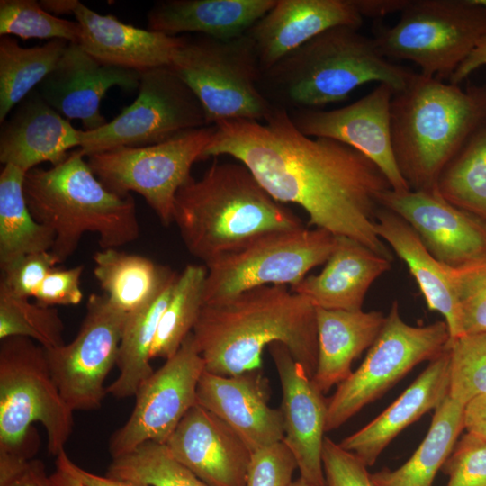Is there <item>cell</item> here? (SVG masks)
I'll use <instances>...</instances> for the list:
<instances>
[{
  "instance_id": "10",
  "label": "cell",
  "mask_w": 486,
  "mask_h": 486,
  "mask_svg": "<svg viewBox=\"0 0 486 486\" xmlns=\"http://www.w3.org/2000/svg\"><path fill=\"white\" fill-rule=\"evenodd\" d=\"M449 340L445 320L425 326L410 325L400 317L394 301L364 360L338 385L328 401L326 431L342 426L416 365L434 359L446 348Z\"/></svg>"
},
{
  "instance_id": "23",
  "label": "cell",
  "mask_w": 486,
  "mask_h": 486,
  "mask_svg": "<svg viewBox=\"0 0 486 486\" xmlns=\"http://www.w3.org/2000/svg\"><path fill=\"white\" fill-rule=\"evenodd\" d=\"M81 27L79 45L103 64L137 71L170 67L184 37L169 36L103 15L78 2L73 14Z\"/></svg>"
},
{
  "instance_id": "6",
  "label": "cell",
  "mask_w": 486,
  "mask_h": 486,
  "mask_svg": "<svg viewBox=\"0 0 486 486\" xmlns=\"http://www.w3.org/2000/svg\"><path fill=\"white\" fill-rule=\"evenodd\" d=\"M73 410L51 374L46 350L25 337L0 343V486H5L32 460L43 426L48 451L65 450L73 430Z\"/></svg>"
},
{
  "instance_id": "24",
  "label": "cell",
  "mask_w": 486,
  "mask_h": 486,
  "mask_svg": "<svg viewBox=\"0 0 486 486\" xmlns=\"http://www.w3.org/2000/svg\"><path fill=\"white\" fill-rule=\"evenodd\" d=\"M80 131L34 89L2 123L0 162L24 173L43 162L57 166L68 158L69 149L80 148Z\"/></svg>"
},
{
  "instance_id": "11",
  "label": "cell",
  "mask_w": 486,
  "mask_h": 486,
  "mask_svg": "<svg viewBox=\"0 0 486 486\" xmlns=\"http://www.w3.org/2000/svg\"><path fill=\"white\" fill-rule=\"evenodd\" d=\"M214 132L213 125L206 126L154 145L94 153L87 156V162L109 190L141 195L160 222L169 226L176 194L192 177L191 168L202 159Z\"/></svg>"
},
{
  "instance_id": "46",
  "label": "cell",
  "mask_w": 486,
  "mask_h": 486,
  "mask_svg": "<svg viewBox=\"0 0 486 486\" xmlns=\"http://www.w3.org/2000/svg\"><path fill=\"white\" fill-rule=\"evenodd\" d=\"M83 272V265L68 269L53 268L34 293L36 302L49 307L80 303L83 299L80 288Z\"/></svg>"
},
{
  "instance_id": "42",
  "label": "cell",
  "mask_w": 486,
  "mask_h": 486,
  "mask_svg": "<svg viewBox=\"0 0 486 486\" xmlns=\"http://www.w3.org/2000/svg\"><path fill=\"white\" fill-rule=\"evenodd\" d=\"M441 470L449 478L446 486H486V440L467 432Z\"/></svg>"
},
{
  "instance_id": "21",
  "label": "cell",
  "mask_w": 486,
  "mask_h": 486,
  "mask_svg": "<svg viewBox=\"0 0 486 486\" xmlns=\"http://www.w3.org/2000/svg\"><path fill=\"white\" fill-rule=\"evenodd\" d=\"M166 445L208 486H246L252 452L223 420L196 404Z\"/></svg>"
},
{
  "instance_id": "7",
  "label": "cell",
  "mask_w": 486,
  "mask_h": 486,
  "mask_svg": "<svg viewBox=\"0 0 486 486\" xmlns=\"http://www.w3.org/2000/svg\"><path fill=\"white\" fill-rule=\"evenodd\" d=\"M351 26L324 31L263 73L299 109L345 100L358 86L378 82L394 93L415 73L387 58L374 38Z\"/></svg>"
},
{
  "instance_id": "48",
  "label": "cell",
  "mask_w": 486,
  "mask_h": 486,
  "mask_svg": "<svg viewBox=\"0 0 486 486\" xmlns=\"http://www.w3.org/2000/svg\"><path fill=\"white\" fill-rule=\"evenodd\" d=\"M464 428L468 433L486 440V394L472 399L464 406Z\"/></svg>"
},
{
  "instance_id": "41",
  "label": "cell",
  "mask_w": 486,
  "mask_h": 486,
  "mask_svg": "<svg viewBox=\"0 0 486 486\" xmlns=\"http://www.w3.org/2000/svg\"><path fill=\"white\" fill-rule=\"evenodd\" d=\"M449 274L458 305L461 336L486 331V259L449 266Z\"/></svg>"
},
{
  "instance_id": "3",
  "label": "cell",
  "mask_w": 486,
  "mask_h": 486,
  "mask_svg": "<svg viewBox=\"0 0 486 486\" xmlns=\"http://www.w3.org/2000/svg\"><path fill=\"white\" fill-rule=\"evenodd\" d=\"M174 223L187 250L206 266L260 237L304 227L242 163L214 162L177 192Z\"/></svg>"
},
{
  "instance_id": "38",
  "label": "cell",
  "mask_w": 486,
  "mask_h": 486,
  "mask_svg": "<svg viewBox=\"0 0 486 486\" xmlns=\"http://www.w3.org/2000/svg\"><path fill=\"white\" fill-rule=\"evenodd\" d=\"M64 329L56 308L32 303L0 284V339L25 337L50 350L65 344Z\"/></svg>"
},
{
  "instance_id": "31",
  "label": "cell",
  "mask_w": 486,
  "mask_h": 486,
  "mask_svg": "<svg viewBox=\"0 0 486 486\" xmlns=\"http://www.w3.org/2000/svg\"><path fill=\"white\" fill-rule=\"evenodd\" d=\"M464 405L448 395L435 410L428 431L411 457L395 470L371 474L374 486H431L464 428Z\"/></svg>"
},
{
  "instance_id": "51",
  "label": "cell",
  "mask_w": 486,
  "mask_h": 486,
  "mask_svg": "<svg viewBox=\"0 0 486 486\" xmlns=\"http://www.w3.org/2000/svg\"><path fill=\"white\" fill-rule=\"evenodd\" d=\"M486 66V35L479 41L468 58L458 67L448 82L460 85L474 70Z\"/></svg>"
},
{
  "instance_id": "8",
  "label": "cell",
  "mask_w": 486,
  "mask_h": 486,
  "mask_svg": "<svg viewBox=\"0 0 486 486\" xmlns=\"http://www.w3.org/2000/svg\"><path fill=\"white\" fill-rule=\"evenodd\" d=\"M486 35V9L477 0H410L392 26L374 40L389 59L409 60L420 74L449 80Z\"/></svg>"
},
{
  "instance_id": "36",
  "label": "cell",
  "mask_w": 486,
  "mask_h": 486,
  "mask_svg": "<svg viewBox=\"0 0 486 486\" xmlns=\"http://www.w3.org/2000/svg\"><path fill=\"white\" fill-rule=\"evenodd\" d=\"M436 191L454 206L486 223V125L446 166Z\"/></svg>"
},
{
  "instance_id": "45",
  "label": "cell",
  "mask_w": 486,
  "mask_h": 486,
  "mask_svg": "<svg viewBox=\"0 0 486 486\" xmlns=\"http://www.w3.org/2000/svg\"><path fill=\"white\" fill-rule=\"evenodd\" d=\"M322 464L327 486H374L368 466L327 436L322 448Z\"/></svg>"
},
{
  "instance_id": "13",
  "label": "cell",
  "mask_w": 486,
  "mask_h": 486,
  "mask_svg": "<svg viewBox=\"0 0 486 486\" xmlns=\"http://www.w3.org/2000/svg\"><path fill=\"white\" fill-rule=\"evenodd\" d=\"M336 241V236L319 228L267 233L206 266L204 303L263 285L292 287L328 261Z\"/></svg>"
},
{
  "instance_id": "43",
  "label": "cell",
  "mask_w": 486,
  "mask_h": 486,
  "mask_svg": "<svg viewBox=\"0 0 486 486\" xmlns=\"http://www.w3.org/2000/svg\"><path fill=\"white\" fill-rule=\"evenodd\" d=\"M296 460L288 446L277 442L252 452L246 486H289Z\"/></svg>"
},
{
  "instance_id": "49",
  "label": "cell",
  "mask_w": 486,
  "mask_h": 486,
  "mask_svg": "<svg viewBox=\"0 0 486 486\" xmlns=\"http://www.w3.org/2000/svg\"><path fill=\"white\" fill-rule=\"evenodd\" d=\"M6 486H55L40 460L32 459Z\"/></svg>"
},
{
  "instance_id": "52",
  "label": "cell",
  "mask_w": 486,
  "mask_h": 486,
  "mask_svg": "<svg viewBox=\"0 0 486 486\" xmlns=\"http://www.w3.org/2000/svg\"><path fill=\"white\" fill-rule=\"evenodd\" d=\"M78 2L77 0H42L40 4L52 14H73Z\"/></svg>"
},
{
  "instance_id": "19",
  "label": "cell",
  "mask_w": 486,
  "mask_h": 486,
  "mask_svg": "<svg viewBox=\"0 0 486 486\" xmlns=\"http://www.w3.org/2000/svg\"><path fill=\"white\" fill-rule=\"evenodd\" d=\"M140 72L99 62L77 43H68L55 68L37 86L43 100L67 120H79L84 130L106 122L100 104L112 86L139 88Z\"/></svg>"
},
{
  "instance_id": "39",
  "label": "cell",
  "mask_w": 486,
  "mask_h": 486,
  "mask_svg": "<svg viewBox=\"0 0 486 486\" xmlns=\"http://www.w3.org/2000/svg\"><path fill=\"white\" fill-rule=\"evenodd\" d=\"M64 40L79 43L81 27L76 21L61 19L47 12L35 0L0 1V35Z\"/></svg>"
},
{
  "instance_id": "17",
  "label": "cell",
  "mask_w": 486,
  "mask_h": 486,
  "mask_svg": "<svg viewBox=\"0 0 486 486\" xmlns=\"http://www.w3.org/2000/svg\"><path fill=\"white\" fill-rule=\"evenodd\" d=\"M377 200L402 218L442 264L460 267L486 259V223L446 201L436 190L387 189Z\"/></svg>"
},
{
  "instance_id": "53",
  "label": "cell",
  "mask_w": 486,
  "mask_h": 486,
  "mask_svg": "<svg viewBox=\"0 0 486 486\" xmlns=\"http://www.w3.org/2000/svg\"><path fill=\"white\" fill-rule=\"evenodd\" d=\"M55 486H84L78 480L67 472L58 469L50 475Z\"/></svg>"
},
{
  "instance_id": "26",
  "label": "cell",
  "mask_w": 486,
  "mask_h": 486,
  "mask_svg": "<svg viewBox=\"0 0 486 486\" xmlns=\"http://www.w3.org/2000/svg\"><path fill=\"white\" fill-rule=\"evenodd\" d=\"M336 237L335 248L322 271L305 276L291 290L315 308L362 310L369 288L390 270L392 260L354 239Z\"/></svg>"
},
{
  "instance_id": "55",
  "label": "cell",
  "mask_w": 486,
  "mask_h": 486,
  "mask_svg": "<svg viewBox=\"0 0 486 486\" xmlns=\"http://www.w3.org/2000/svg\"><path fill=\"white\" fill-rule=\"evenodd\" d=\"M478 3L486 9V0H477Z\"/></svg>"
},
{
  "instance_id": "35",
  "label": "cell",
  "mask_w": 486,
  "mask_h": 486,
  "mask_svg": "<svg viewBox=\"0 0 486 486\" xmlns=\"http://www.w3.org/2000/svg\"><path fill=\"white\" fill-rule=\"evenodd\" d=\"M207 268L187 265L177 275L171 298L158 328L150 359L173 356L192 333L204 304L203 292Z\"/></svg>"
},
{
  "instance_id": "27",
  "label": "cell",
  "mask_w": 486,
  "mask_h": 486,
  "mask_svg": "<svg viewBox=\"0 0 486 486\" xmlns=\"http://www.w3.org/2000/svg\"><path fill=\"white\" fill-rule=\"evenodd\" d=\"M276 0H167L154 4L148 27L169 36L197 32L229 40L241 37L263 17Z\"/></svg>"
},
{
  "instance_id": "15",
  "label": "cell",
  "mask_w": 486,
  "mask_h": 486,
  "mask_svg": "<svg viewBox=\"0 0 486 486\" xmlns=\"http://www.w3.org/2000/svg\"><path fill=\"white\" fill-rule=\"evenodd\" d=\"M204 372L193 334L178 351L138 388L128 420L109 441L112 458L146 442L166 444L187 411L197 404V385Z\"/></svg>"
},
{
  "instance_id": "37",
  "label": "cell",
  "mask_w": 486,
  "mask_h": 486,
  "mask_svg": "<svg viewBox=\"0 0 486 486\" xmlns=\"http://www.w3.org/2000/svg\"><path fill=\"white\" fill-rule=\"evenodd\" d=\"M107 475L148 486H208L180 463L166 444L146 442L112 458Z\"/></svg>"
},
{
  "instance_id": "12",
  "label": "cell",
  "mask_w": 486,
  "mask_h": 486,
  "mask_svg": "<svg viewBox=\"0 0 486 486\" xmlns=\"http://www.w3.org/2000/svg\"><path fill=\"white\" fill-rule=\"evenodd\" d=\"M210 126L198 98L170 67L140 72L135 101L103 127L80 131L85 157L117 148L167 141Z\"/></svg>"
},
{
  "instance_id": "33",
  "label": "cell",
  "mask_w": 486,
  "mask_h": 486,
  "mask_svg": "<svg viewBox=\"0 0 486 486\" xmlns=\"http://www.w3.org/2000/svg\"><path fill=\"white\" fill-rule=\"evenodd\" d=\"M25 174L6 165L0 174V267L24 255L50 251L55 235L38 222L27 204Z\"/></svg>"
},
{
  "instance_id": "14",
  "label": "cell",
  "mask_w": 486,
  "mask_h": 486,
  "mask_svg": "<svg viewBox=\"0 0 486 486\" xmlns=\"http://www.w3.org/2000/svg\"><path fill=\"white\" fill-rule=\"evenodd\" d=\"M127 317L128 313L116 308L104 293H92L75 338L45 349L54 381L73 411L101 407L107 394L104 382L117 364Z\"/></svg>"
},
{
  "instance_id": "1",
  "label": "cell",
  "mask_w": 486,
  "mask_h": 486,
  "mask_svg": "<svg viewBox=\"0 0 486 486\" xmlns=\"http://www.w3.org/2000/svg\"><path fill=\"white\" fill-rule=\"evenodd\" d=\"M213 126L202 159L233 158L277 202L301 206L309 225L354 239L392 260L374 230L377 196L392 188L364 155L332 139L306 136L278 106L264 122L229 120Z\"/></svg>"
},
{
  "instance_id": "40",
  "label": "cell",
  "mask_w": 486,
  "mask_h": 486,
  "mask_svg": "<svg viewBox=\"0 0 486 486\" xmlns=\"http://www.w3.org/2000/svg\"><path fill=\"white\" fill-rule=\"evenodd\" d=\"M448 396L463 405L486 394V331L450 339Z\"/></svg>"
},
{
  "instance_id": "25",
  "label": "cell",
  "mask_w": 486,
  "mask_h": 486,
  "mask_svg": "<svg viewBox=\"0 0 486 486\" xmlns=\"http://www.w3.org/2000/svg\"><path fill=\"white\" fill-rule=\"evenodd\" d=\"M449 352L446 348L385 410L339 444L368 467L408 426L436 410L448 395Z\"/></svg>"
},
{
  "instance_id": "5",
  "label": "cell",
  "mask_w": 486,
  "mask_h": 486,
  "mask_svg": "<svg viewBox=\"0 0 486 486\" xmlns=\"http://www.w3.org/2000/svg\"><path fill=\"white\" fill-rule=\"evenodd\" d=\"M80 148L49 169L25 174L23 192L34 219L55 235L50 252L58 264L77 249L86 232L98 235L102 249L135 241L140 231L130 194L109 190L96 177Z\"/></svg>"
},
{
  "instance_id": "50",
  "label": "cell",
  "mask_w": 486,
  "mask_h": 486,
  "mask_svg": "<svg viewBox=\"0 0 486 486\" xmlns=\"http://www.w3.org/2000/svg\"><path fill=\"white\" fill-rule=\"evenodd\" d=\"M360 14L364 17L379 18L395 12H401L410 0H355Z\"/></svg>"
},
{
  "instance_id": "44",
  "label": "cell",
  "mask_w": 486,
  "mask_h": 486,
  "mask_svg": "<svg viewBox=\"0 0 486 486\" xmlns=\"http://www.w3.org/2000/svg\"><path fill=\"white\" fill-rule=\"evenodd\" d=\"M57 264L58 261L50 251L24 255L0 267V284L17 296L33 297Z\"/></svg>"
},
{
  "instance_id": "4",
  "label": "cell",
  "mask_w": 486,
  "mask_h": 486,
  "mask_svg": "<svg viewBox=\"0 0 486 486\" xmlns=\"http://www.w3.org/2000/svg\"><path fill=\"white\" fill-rule=\"evenodd\" d=\"M486 125V86L444 83L415 73L391 104L392 149L412 191L436 190L451 160Z\"/></svg>"
},
{
  "instance_id": "54",
  "label": "cell",
  "mask_w": 486,
  "mask_h": 486,
  "mask_svg": "<svg viewBox=\"0 0 486 486\" xmlns=\"http://www.w3.org/2000/svg\"><path fill=\"white\" fill-rule=\"evenodd\" d=\"M289 486H313L302 477H299L297 480L292 481Z\"/></svg>"
},
{
  "instance_id": "47",
  "label": "cell",
  "mask_w": 486,
  "mask_h": 486,
  "mask_svg": "<svg viewBox=\"0 0 486 486\" xmlns=\"http://www.w3.org/2000/svg\"><path fill=\"white\" fill-rule=\"evenodd\" d=\"M56 466L78 480L84 486H148L143 482L109 475L101 476L88 472L72 462L65 450L57 455Z\"/></svg>"
},
{
  "instance_id": "18",
  "label": "cell",
  "mask_w": 486,
  "mask_h": 486,
  "mask_svg": "<svg viewBox=\"0 0 486 486\" xmlns=\"http://www.w3.org/2000/svg\"><path fill=\"white\" fill-rule=\"evenodd\" d=\"M268 348L282 386L283 442L296 460L300 477L313 486H327L322 448L328 401L284 344Z\"/></svg>"
},
{
  "instance_id": "30",
  "label": "cell",
  "mask_w": 486,
  "mask_h": 486,
  "mask_svg": "<svg viewBox=\"0 0 486 486\" xmlns=\"http://www.w3.org/2000/svg\"><path fill=\"white\" fill-rule=\"evenodd\" d=\"M94 274L109 301L130 313L150 302L176 275L151 259L105 248L93 256Z\"/></svg>"
},
{
  "instance_id": "16",
  "label": "cell",
  "mask_w": 486,
  "mask_h": 486,
  "mask_svg": "<svg viewBox=\"0 0 486 486\" xmlns=\"http://www.w3.org/2000/svg\"><path fill=\"white\" fill-rule=\"evenodd\" d=\"M394 90L379 84L368 94L346 106L320 111L298 109L291 118L309 137L346 144L374 162L397 192L410 190L402 177L392 149L391 104Z\"/></svg>"
},
{
  "instance_id": "29",
  "label": "cell",
  "mask_w": 486,
  "mask_h": 486,
  "mask_svg": "<svg viewBox=\"0 0 486 486\" xmlns=\"http://www.w3.org/2000/svg\"><path fill=\"white\" fill-rule=\"evenodd\" d=\"M385 317L379 310L316 308L318 361L312 380L323 393L350 375L353 362L374 343Z\"/></svg>"
},
{
  "instance_id": "32",
  "label": "cell",
  "mask_w": 486,
  "mask_h": 486,
  "mask_svg": "<svg viewBox=\"0 0 486 486\" xmlns=\"http://www.w3.org/2000/svg\"><path fill=\"white\" fill-rule=\"evenodd\" d=\"M177 275L150 302L128 313L116 364L120 374L107 387V393L112 396L118 399L135 396L139 386L154 372L150 352Z\"/></svg>"
},
{
  "instance_id": "9",
  "label": "cell",
  "mask_w": 486,
  "mask_h": 486,
  "mask_svg": "<svg viewBox=\"0 0 486 486\" xmlns=\"http://www.w3.org/2000/svg\"><path fill=\"white\" fill-rule=\"evenodd\" d=\"M170 68L188 86L208 125L222 121H265L274 105L258 87L263 72L249 37L185 40Z\"/></svg>"
},
{
  "instance_id": "20",
  "label": "cell",
  "mask_w": 486,
  "mask_h": 486,
  "mask_svg": "<svg viewBox=\"0 0 486 486\" xmlns=\"http://www.w3.org/2000/svg\"><path fill=\"white\" fill-rule=\"evenodd\" d=\"M271 392L260 369L235 375L204 372L197 385V404L230 427L251 452L283 441L281 409L268 405Z\"/></svg>"
},
{
  "instance_id": "34",
  "label": "cell",
  "mask_w": 486,
  "mask_h": 486,
  "mask_svg": "<svg viewBox=\"0 0 486 486\" xmlns=\"http://www.w3.org/2000/svg\"><path fill=\"white\" fill-rule=\"evenodd\" d=\"M69 42L50 40L24 48L9 36L0 40V122L50 74Z\"/></svg>"
},
{
  "instance_id": "2",
  "label": "cell",
  "mask_w": 486,
  "mask_h": 486,
  "mask_svg": "<svg viewBox=\"0 0 486 486\" xmlns=\"http://www.w3.org/2000/svg\"><path fill=\"white\" fill-rule=\"evenodd\" d=\"M206 372L260 369L262 353L284 344L312 378L318 361L316 308L287 285L269 284L204 303L192 331Z\"/></svg>"
},
{
  "instance_id": "28",
  "label": "cell",
  "mask_w": 486,
  "mask_h": 486,
  "mask_svg": "<svg viewBox=\"0 0 486 486\" xmlns=\"http://www.w3.org/2000/svg\"><path fill=\"white\" fill-rule=\"evenodd\" d=\"M377 236L407 265L428 308L445 319L450 339L461 336L459 310L449 266L436 259L416 231L399 215L382 206L374 216Z\"/></svg>"
},
{
  "instance_id": "22",
  "label": "cell",
  "mask_w": 486,
  "mask_h": 486,
  "mask_svg": "<svg viewBox=\"0 0 486 486\" xmlns=\"http://www.w3.org/2000/svg\"><path fill=\"white\" fill-rule=\"evenodd\" d=\"M363 20L355 0H276L247 35L264 73L324 31L341 25L359 29Z\"/></svg>"
}]
</instances>
